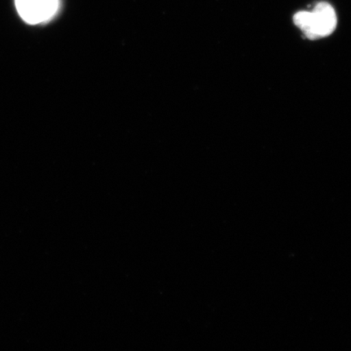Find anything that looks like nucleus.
Masks as SVG:
<instances>
[{
    "label": "nucleus",
    "instance_id": "1",
    "mask_svg": "<svg viewBox=\"0 0 351 351\" xmlns=\"http://www.w3.org/2000/svg\"><path fill=\"white\" fill-rule=\"evenodd\" d=\"M337 21L335 10L324 2L317 3L313 11H302L293 16L295 24L311 40L331 34L335 32Z\"/></svg>",
    "mask_w": 351,
    "mask_h": 351
},
{
    "label": "nucleus",
    "instance_id": "2",
    "mask_svg": "<svg viewBox=\"0 0 351 351\" xmlns=\"http://www.w3.org/2000/svg\"><path fill=\"white\" fill-rule=\"evenodd\" d=\"M15 3L21 19L32 25L51 20L60 8V0H15Z\"/></svg>",
    "mask_w": 351,
    "mask_h": 351
}]
</instances>
